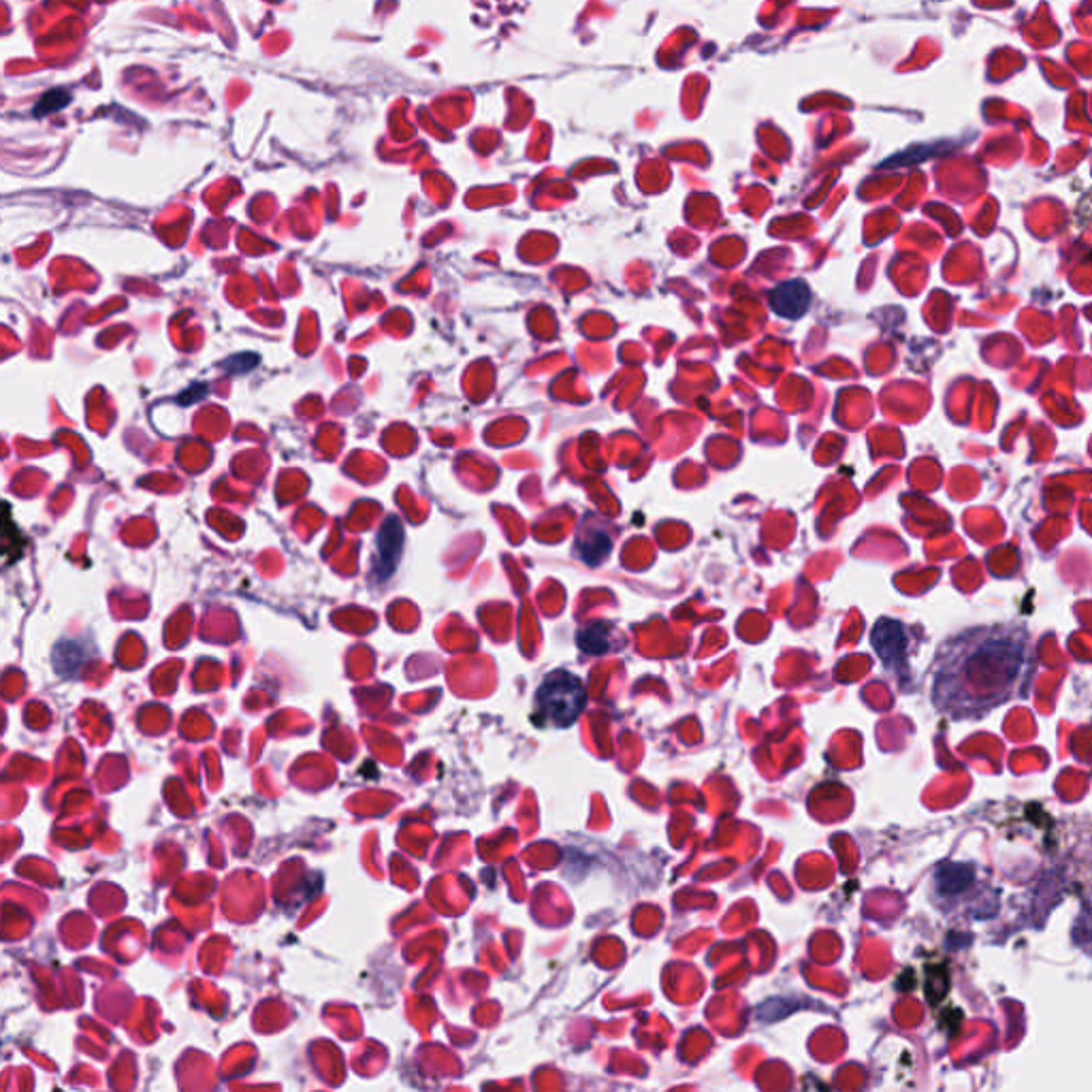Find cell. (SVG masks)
I'll use <instances>...</instances> for the list:
<instances>
[{"label": "cell", "mask_w": 1092, "mask_h": 1092, "mask_svg": "<svg viewBox=\"0 0 1092 1092\" xmlns=\"http://www.w3.org/2000/svg\"><path fill=\"white\" fill-rule=\"evenodd\" d=\"M1032 668L1022 630L988 627L951 638L932 674V703L950 719H982L1020 698Z\"/></svg>", "instance_id": "6da1fadb"}, {"label": "cell", "mask_w": 1092, "mask_h": 1092, "mask_svg": "<svg viewBox=\"0 0 1092 1092\" xmlns=\"http://www.w3.org/2000/svg\"><path fill=\"white\" fill-rule=\"evenodd\" d=\"M587 704L585 685L579 677L555 670L542 681L535 692V708H538V721L542 726H555L559 730L570 727L577 721L582 708Z\"/></svg>", "instance_id": "7a4b0ae2"}, {"label": "cell", "mask_w": 1092, "mask_h": 1092, "mask_svg": "<svg viewBox=\"0 0 1092 1092\" xmlns=\"http://www.w3.org/2000/svg\"><path fill=\"white\" fill-rule=\"evenodd\" d=\"M401 551H403V527H401L400 519H393V516H390V519L382 523L378 538H376V559H374L376 577H378L380 580H387L390 574L395 572L397 564H400Z\"/></svg>", "instance_id": "3957f363"}, {"label": "cell", "mask_w": 1092, "mask_h": 1092, "mask_svg": "<svg viewBox=\"0 0 1092 1092\" xmlns=\"http://www.w3.org/2000/svg\"><path fill=\"white\" fill-rule=\"evenodd\" d=\"M811 306V288L803 280H790L771 290V308L783 319H800Z\"/></svg>", "instance_id": "277c9868"}, {"label": "cell", "mask_w": 1092, "mask_h": 1092, "mask_svg": "<svg viewBox=\"0 0 1092 1092\" xmlns=\"http://www.w3.org/2000/svg\"><path fill=\"white\" fill-rule=\"evenodd\" d=\"M872 647L879 658L884 659L885 666H896L905 659L906 653V636L905 627L898 621L882 619L872 630Z\"/></svg>", "instance_id": "5b68a950"}, {"label": "cell", "mask_w": 1092, "mask_h": 1092, "mask_svg": "<svg viewBox=\"0 0 1092 1092\" xmlns=\"http://www.w3.org/2000/svg\"><path fill=\"white\" fill-rule=\"evenodd\" d=\"M611 625L591 624L579 632L577 643L589 655H602L611 648Z\"/></svg>", "instance_id": "8992f818"}, {"label": "cell", "mask_w": 1092, "mask_h": 1092, "mask_svg": "<svg viewBox=\"0 0 1092 1092\" xmlns=\"http://www.w3.org/2000/svg\"><path fill=\"white\" fill-rule=\"evenodd\" d=\"M579 553L587 564L598 566L611 553V538L604 532H589L587 538L579 540Z\"/></svg>", "instance_id": "52a82bcc"}, {"label": "cell", "mask_w": 1092, "mask_h": 1092, "mask_svg": "<svg viewBox=\"0 0 1092 1092\" xmlns=\"http://www.w3.org/2000/svg\"><path fill=\"white\" fill-rule=\"evenodd\" d=\"M69 103H71V92L64 88H54V90L45 92V95L39 98V103L35 107V116L43 118V116L56 114V111L64 109Z\"/></svg>", "instance_id": "ba28073f"}]
</instances>
